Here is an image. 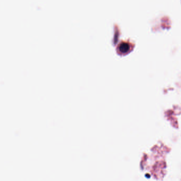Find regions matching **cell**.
<instances>
[{"mask_svg":"<svg viewBox=\"0 0 181 181\" xmlns=\"http://www.w3.org/2000/svg\"><path fill=\"white\" fill-rule=\"evenodd\" d=\"M119 49L123 53L127 52L130 49L129 44L126 42H122L119 45Z\"/></svg>","mask_w":181,"mask_h":181,"instance_id":"obj_1","label":"cell"}]
</instances>
